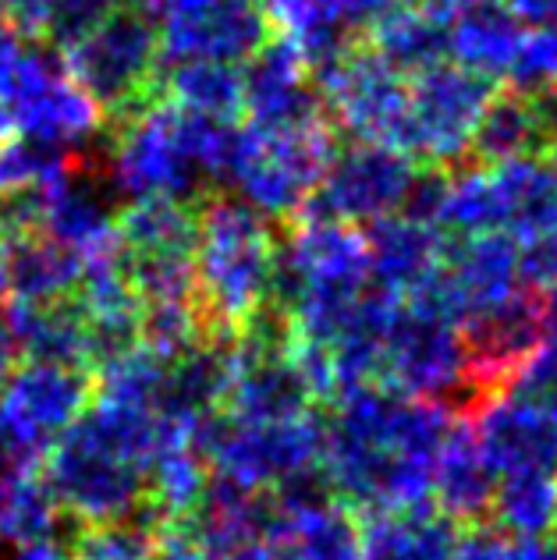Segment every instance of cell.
<instances>
[{"label": "cell", "mask_w": 557, "mask_h": 560, "mask_svg": "<svg viewBox=\"0 0 557 560\" xmlns=\"http://www.w3.org/2000/svg\"><path fill=\"white\" fill-rule=\"evenodd\" d=\"M185 436L210 471L253 490H274L281 479L320 465L324 454V419L313 411L285 422H242L213 408L188 422Z\"/></svg>", "instance_id": "277c9868"}, {"label": "cell", "mask_w": 557, "mask_h": 560, "mask_svg": "<svg viewBox=\"0 0 557 560\" xmlns=\"http://www.w3.org/2000/svg\"><path fill=\"white\" fill-rule=\"evenodd\" d=\"M82 262L76 248L36 231L0 253V294H8L11 302L68 299L82 280Z\"/></svg>", "instance_id": "603a6c76"}, {"label": "cell", "mask_w": 557, "mask_h": 560, "mask_svg": "<svg viewBox=\"0 0 557 560\" xmlns=\"http://www.w3.org/2000/svg\"><path fill=\"white\" fill-rule=\"evenodd\" d=\"M167 514L150 497L142 504L114 522L79 525L71 539L76 560H160V542L167 533Z\"/></svg>", "instance_id": "d6a6232c"}, {"label": "cell", "mask_w": 557, "mask_h": 560, "mask_svg": "<svg viewBox=\"0 0 557 560\" xmlns=\"http://www.w3.org/2000/svg\"><path fill=\"white\" fill-rule=\"evenodd\" d=\"M544 291L515 288L504 299L490 302L468 319H462V345L468 362V383L487 401L490 394L504 390L519 370L547 341Z\"/></svg>", "instance_id": "4fadbf2b"}, {"label": "cell", "mask_w": 557, "mask_h": 560, "mask_svg": "<svg viewBox=\"0 0 557 560\" xmlns=\"http://www.w3.org/2000/svg\"><path fill=\"white\" fill-rule=\"evenodd\" d=\"M79 160V150L33 136H0V191H33Z\"/></svg>", "instance_id": "e575fe53"}, {"label": "cell", "mask_w": 557, "mask_h": 560, "mask_svg": "<svg viewBox=\"0 0 557 560\" xmlns=\"http://www.w3.org/2000/svg\"><path fill=\"white\" fill-rule=\"evenodd\" d=\"M334 150L337 131L330 121L302 131L253 128V142H248V153L234 174L231 191L267 220H288L313 196Z\"/></svg>", "instance_id": "30bf717a"}, {"label": "cell", "mask_w": 557, "mask_h": 560, "mask_svg": "<svg viewBox=\"0 0 557 560\" xmlns=\"http://www.w3.org/2000/svg\"><path fill=\"white\" fill-rule=\"evenodd\" d=\"M448 433L451 408L365 383L341 394L324 422L320 468L345 508L365 514L427 508Z\"/></svg>", "instance_id": "6da1fadb"}, {"label": "cell", "mask_w": 557, "mask_h": 560, "mask_svg": "<svg viewBox=\"0 0 557 560\" xmlns=\"http://www.w3.org/2000/svg\"><path fill=\"white\" fill-rule=\"evenodd\" d=\"M497 471L487 465L483 451L476 444L473 430H454L444 440L441 458L433 465V490L430 500H437V511L448 514L454 525H479L490 518Z\"/></svg>", "instance_id": "7402d4cb"}, {"label": "cell", "mask_w": 557, "mask_h": 560, "mask_svg": "<svg viewBox=\"0 0 557 560\" xmlns=\"http://www.w3.org/2000/svg\"><path fill=\"white\" fill-rule=\"evenodd\" d=\"M185 425L100 397L47 447L43 479L71 522L125 518L146 500L153 458L185 433Z\"/></svg>", "instance_id": "7a4b0ae2"}, {"label": "cell", "mask_w": 557, "mask_h": 560, "mask_svg": "<svg viewBox=\"0 0 557 560\" xmlns=\"http://www.w3.org/2000/svg\"><path fill=\"white\" fill-rule=\"evenodd\" d=\"M380 376L398 394L437 401L444 408L462 405V397H473V408L483 405L479 390L468 383V362L462 345V327L448 316H437L430 308L402 305L394 316Z\"/></svg>", "instance_id": "8992f818"}, {"label": "cell", "mask_w": 557, "mask_h": 560, "mask_svg": "<svg viewBox=\"0 0 557 560\" xmlns=\"http://www.w3.org/2000/svg\"><path fill=\"white\" fill-rule=\"evenodd\" d=\"M451 560H544V542H522L494 528L473 525L454 542Z\"/></svg>", "instance_id": "f35d334b"}, {"label": "cell", "mask_w": 557, "mask_h": 560, "mask_svg": "<svg viewBox=\"0 0 557 560\" xmlns=\"http://www.w3.org/2000/svg\"><path fill=\"white\" fill-rule=\"evenodd\" d=\"M61 560H76V557H65V553H61Z\"/></svg>", "instance_id": "816d5d0a"}, {"label": "cell", "mask_w": 557, "mask_h": 560, "mask_svg": "<svg viewBox=\"0 0 557 560\" xmlns=\"http://www.w3.org/2000/svg\"><path fill=\"white\" fill-rule=\"evenodd\" d=\"M14 359H19V351H14V341L4 327V319H0V383L8 380V373L14 370Z\"/></svg>", "instance_id": "bcb514c9"}, {"label": "cell", "mask_w": 557, "mask_h": 560, "mask_svg": "<svg viewBox=\"0 0 557 560\" xmlns=\"http://www.w3.org/2000/svg\"><path fill=\"white\" fill-rule=\"evenodd\" d=\"M167 96L174 107L224 117L239 121L242 114V68L228 61H207V57H188V61L167 65Z\"/></svg>", "instance_id": "836d02e7"}, {"label": "cell", "mask_w": 557, "mask_h": 560, "mask_svg": "<svg viewBox=\"0 0 557 560\" xmlns=\"http://www.w3.org/2000/svg\"><path fill=\"white\" fill-rule=\"evenodd\" d=\"M550 150H554V167H557V142L550 145Z\"/></svg>", "instance_id": "681fc988"}, {"label": "cell", "mask_w": 557, "mask_h": 560, "mask_svg": "<svg viewBox=\"0 0 557 560\" xmlns=\"http://www.w3.org/2000/svg\"><path fill=\"white\" fill-rule=\"evenodd\" d=\"M0 4H4V19L14 28H22L25 36H36L50 0H0Z\"/></svg>", "instance_id": "7bdbcfd3"}, {"label": "cell", "mask_w": 557, "mask_h": 560, "mask_svg": "<svg viewBox=\"0 0 557 560\" xmlns=\"http://www.w3.org/2000/svg\"><path fill=\"white\" fill-rule=\"evenodd\" d=\"M19 468H33V465H28V462H22L19 454H14V447H11L8 440H4V433H0V490H4V486H8V479H11V476H14V471H19Z\"/></svg>", "instance_id": "f6af8a7d"}, {"label": "cell", "mask_w": 557, "mask_h": 560, "mask_svg": "<svg viewBox=\"0 0 557 560\" xmlns=\"http://www.w3.org/2000/svg\"><path fill=\"white\" fill-rule=\"evenodd\" d=\"M359 560H451L459 525L427 508L365 514Z\"/></svg>", "instance_id": "cb8c5ba5"}, {"label": "cell", "mask_w": 557, "mask_h": 560, "mask_svg": "<svg viewBox=\"0 0 557 560\" xmlns=\"http://www.w3.org/2000/svg\"><path fill=\"white\" fill-rule=\"evenodd\" d=\"M68 514L57 504L50 486L33 468H19L0 490V542L11 550L22 547H57Z\"/></svg>", "instance_id": "f546056e"}, {"label": "cell", "mask_w": 557, "mask_h": 560, "mask_svg": "<svg viewBox=\"0 0 557 560\" xmlns=\"http://www.w3.org/2000/svg\"><path fill=\"white\" fill-rule=\"evenodd\" d=\"M0 22H4V4H0Z\"/></svg>", "instance_id": "f907efd6"}, {"label": "cell", "mask_w": 557, "mask_h": 560, "mask_svg": "<svg viewBox=\"0 0 557 560\" xmlns=\"http://www.w3.org/2000/svg\"><path fill=\"white\" fill-rule=\"evenodd\" d=\"M504 79L511 82V90L525 96L557 85V25L525 28Z\"/></svg>", "instance_id": "8d00e7d4"}, {"label": "cell", "mask_w": 557, "mask_h": 560, "mask_svg": "<svg viewBox=\"0 0 557 560\" xmlns=\"http://www.w3.org/2000/svg\"><path fill=\"white\" fill-rule=\"evenodd\" d=\"M199 199H136L114 220V245L125 256H196Z\"/></svg>", "instance_id": "d4e9b609"}, {"label": "cell", "mask_w": 557, "mask_h": 560, "mask_svg": "<svg viewBox=\"0 0 557 560\" xmlns=\"http://www.w3.org/2000/svg\"><path fill=\"white\" fill-rule=\"evenodd\" d=\"M544 313H547V334L557 337V284L544 291Z\"/></svg>", "instance_id": "c3c4849f"}, {"label": "cell", "mask_w": 557, "mask_h": 560, "mask_svg": "<svg viewBox=\"0 0 557 560\" xmlns=\"http://www.w3.org/2000/svg\"><path fill=\"white\" fill-rule=\"evenodd\" d=\"M504 4L525 28L557 25V0H504Z\"/></svg>", "instance_id": "ee69618b"}, {"label": "cell", "mask_w": 557, "mask_h": 560, "mask_svg": "<svg viewBox=\"0 0 557 560\" xmlns=\"http://www.w3.org/2000/svg\"><path fill=\"white\" fill-rule=\"evenodd\" d=\"M270 536L285 542L291 560H359L362 547V528L341 500H327L299 514H281Z\"/></svg>", "instance_id": "1f68e13d"}, {"label": "cell", "mask_w": 557, "mask_h": 560, "mask_svg": "<svg viewBox=\"0 0 557 560\" xmlns=\"http://www.w3.org/2000/svg\"><path fill=\"white\" fill-rule=\"evenodd\" d=\"M114 8L117 0H50L36 36L50 43L54 50H68L82 36H90Z\"/></svg>", "instance_id": "74e56055"}, {"label": "cell", "mask_w": 557, "mask_h": 560, "mask_svg": "<svg viewBox=\"0 0 557 560\" xmlns=\"http://www.w3.org/2000/svg\"><path fill=\"white\" fill-rule=\"evenodd\" d=\"M365 259H370V280L391 299L405 302L422 280H427L444 259V231L416 220L408 213L380 217L365 224Z\"/></svg>", "instance_id": "d6986e66"}, {"label": "cell", "mask_w": 557, "mask_h": 560, "mask_svg": "<svg viewBox=\"0 0 557 560\" xmlns=\"http://www.w3.org/2000/svg\"><path fill=\"white\" fill-rule=\"evenodd\" d=\"M277 518L281 514L274 508L270 490H253V486L234 482L221 476V471H210L196 504L174 522V528L196 550L221 553L231 547H242V542L267 539L277 528Z\"/></svg>", "instance_id": "e0dca14e"}, {"label": "cell", "mask_w": 557, "mask_h": 560, "mask_svg": "<svg viewBox=\"0 0 557 560\" xmlns=\"http://www.w3.org/2000/svg\"><path fill=\"white\" fill-rule=\"evenodd\" d=\"M160 61L245 65L270 39V19L259 0H164L156 11Z\"/></svg>", "instance_id": "5bb4252c"}, {"label": "cell", "mask_w": 557, "mask_h": 560, "mask_svg": "<svg viewBox=\"0 0 557 560\" xmlns=\"http://www.w3.org/2000/svg\"><path fill=\"white\" fill-rule=\"evenodd\" d=\"M522 33L525 25L511 14L504 0H483V4H473L451 19L448 57H454V65L497 79L508 71Z\"/></svg>", "instance_id": "4316f807"}, {"label": "cell", "mask_w": 557, "mask_h": 560, "mask_svg": "<svg viewBox=\"0 0 557 560\" xmlns=\"http://www.w3.org/2000/svg\"><path fill=\"white\" fill-rule=\"evenodd\" d=\"M490 518L497 533L522 542H547L557 536V471L525 468L504 471L494 486Z\"/></svg>", "instance_id": "83f0119b"}, {"label": "cell", "mask_w": 557, "mask_h": 560, "mask_svg": "<svg viewBox=\"0 0 557 560\" xmlns=\"http://www.w3.org/2000/svg\"><path fill=\"white\" fill-rule=\"evenodd\" d=\"M519 270L522 284L536 291H547L557 284V217L533 238L519 242Z\"/></svg>", "instance_id": "ab89813d"}, {"label": "cell", "mask_w": 557, "mask_h": 560, "mask_svg": "<svg viewBox=\"0 0 557 560\" xmlns=\"http://www.w3.org/2000/svg\"><path fill=\"white\" fill-rule=\"evenodd\" d=\"M111 182L117 196L136 199H202V174L188 156L178 128V107L153 100L139 114L114 121Z\"/></svg>", "instance_id": "52a82bcc"}, {"label": "cell", "mask_w": 557, "mask_h": 560, "mask_svg": "<svg viewBox=\"0 0 557 560\" xmlns=\"http://www.w3.org/2000/svg\"><path fill=\"white\" fill-rule=\"evenodd\" d=\"M114 220L104 185L82 164V156L39 188V234L76 248L82 259L114 245Z\"/></svg>", "instance_id": "ac0fdd59"}, {"label": "cell", "mask_w": 557, "mask_h": 560, "mask_svg": "<svg viewBox=\"0 0 557 560\" xmlns=\"http://www.w3.org/2000/svg\"><path fill=\"white\" fill-rule=\"evenodd\" d=\"M267 19L299 50L302 65L316 82L341 65L348 50H356V33L341 19H334L324 0H270Z\"/></svg>", "instance_id": "f1b7e54d"}, {"label": "cell", "mask_w": 557, "mask_h": 560, "mask_svg": "<svg viewBox=\"0 0 557 560\" xmlns=\"http://www.w3.org/2000/svg\"><path fill=\"white\" fill-rule=\"evenodd\" d=\"M39 231V188L0 191V253Z\"/></svg>", "instance_id": "60d3db41"}, {"label": "cell", "mask_w": 557, "mask_h": 560, "mask_svg": "<svg viewBox=\"0 0 557 560\" xmlns=\"http://www.w3.org/2000/svg\"><path fill=\"white\" fill-rule=\"evenodd\" d=\"M405 0H324V8L334 14V19H341L351 33H362V28H370L376 19H384L387 11H394Z\"/></svg>", "instance_id": "b9f144b4"}, {"label": "cell", "mask_w": 557, "mask_h": 560, "mask_svg": "<svg viewBox=\"0 0 557 560\" xmlns=\"http://www.w3.org/2000/svg\"><path fill=\"white\" fill-rule=\"evenodd\" d=\"M494 79L441 61L408 82V121L402 150L427 164H459L494 96Z\"/></svg>", "instance_id": "ba28073f"}, {"label": "cell", "mask_w": 557, "mask_h": 560, "mask_svg": "<svg viewBox=\"0 0 557 560\" xmlns=\"http://www.w3.org/2000/svg\"><path fill=\"white\" fill-rule=\"evenodd\" d=\"M65 68L111 125L125 121L156 100V22L142 11L114 8L90 36L65 50Z\"/></svg>", "instance_id": "5b68a950"}, {"label": "cell", "mask_w": 557, "mask_h": 560, "mask_svg": "<svg viewBox=\"0 0 557 560\" xmlns=\"http://www.w3.org/2000/svg\"><path fill=\"white\" fill-rule=\"evenodd\" d=\"M468 150L476 153L479 164H501V160L550 153L547 131L539 125L533 96L515 93V90L494 93L473 131V145H468Z\"/></svg>", "instance_id": "4dcf8cb0"}, {"label": "cell", "mask_w": 557, "mask_h": 560, "mask_svg": "<svg viewBox=\"0 0 557 560\" xmlns=\"http://www.w3.org/2000/svg\"><path fill=\"white\" fill-rule=\"evenodd\" d=\"M316 394L295 351L281 355H234L224 411L242 422H285L313 411Z\"/></svg>", "instance_id": "ffe728a7"}, {"label": "cell", "mask_w": 557, "mask_h": 560, "mask_svg": "<svg viewBox=\"0 0 557 560\" xmlns=\"http://www.w3.org/2000/svg\"><path fill=\"white\" fill-rule=\"evenodd\" d=\"M473 436L497 476L525 468L557 471V419L533 397L515 390L490 394L476 408Z\"/></svg>", "instance_id": "2e32d148"}, {"label": "cell", "mask_w": 557, "mask_h": 560, "mask_svg": "<svg viewBox=\"0 0 557 560\" xmlns=\"http://www.w3.org/2000/svg\"><path fill=\"white\" fill-rule=\"evenodd\" d=\"M277 238L270 220L234 191L199 199L196 305L210 337H234L239 323L270 299Z\"/></svg>", "instance_id": "3957f363"}, {"label": "cell", "mask_w": 557, "mask_h": 560, "mask_svg": "<svg viewBox=\"0 0 557 560\" xmlns=\"http://www.w3.org/2000/svg\"><path fill=\"white\" fill-rule=\"evenodd\" d=\"M0 319L19 355L90 370V316L76 294L54 302H11Z\"/></svg>", "instance_id": "44dd1931"}, {"label": "cell", "mask_w": 557, "mask_h": 560, "mask_svg": "<svg viewBox=\"0 0 557 560\" xmlns=\"http://www.w3.org/2000/svg\"><path fill=\"white\" fill-rule=\"evenodd\" d=\"M373 33V50L384 61L402 71V75H419L433 65L448 61V39H451V22L441 11H433L422 0H405L384 19L370 25Z\"/></svg>", "instance_id": "484cf974"}, {"label": "cell", "mask_w": 557, "mask_h": 560, "mask_svg": "<svg viewBox=\"0 0 557 560\" xmlns=\"http://www.w3.org/2000/svg\"><path fill=\"white\" fill-rule=\"evenodd\" d=\"M316 85L334 131L356 142L394 145V150L405 145L408 79L394 71L373 47L348 50L341 65L330 68Z\"/></svg>", "instance_id": "7c38bea8"}, {"label": "cell", "mask_w": 557, "mask_h": 560, "mask_svg": "<svg viewBox=\"0 0 557 560\" xmlns=\"http://www.w3.org/2000/svg\"><path fill=\"white\" fill-rule=\"evenodd\" d=\"M210 341L207 319L193 302H150L139 313V345L160 359H178L188 348Z\"/></svg>", "instance_id": "d590c367"}, {"label": "cell", "mask_w": 557, "mask_h": 560, "mask_svg": "<svg viewBox=\"0 0 557 560\" xmlns=\"http://www.w3.org/2000/svg\"><path fill=\"white\" fill-rule=\"evenodd\" d=\"M422 4H430L433 11H441L444 19L451 22L454 14H462V11H468L473 4H483V0H422Z\"/></svg>", "instance_id": "7dc6e473"}, {"label": "cell", "mask_w": 557, "mask_h": 560, "mask_svg": "<svg viewBox=\"0 0 557 560\" xmlns=\"http://www.w3.org/2000/svg\"><path fill=\"white\" fill-rule=\"evenodd\" d=\"M96 397V376L85 365L25 359L0 383V433L22 462L33 465Z\"/></svg>", "instance_id": "9c48e42d"}, {"label": "cell", "mask_w": 557, "mask_h": 560, "mask_svg": "<svg viewBox=\"0 0 557 560\" xmlns=\"http://www.w3.org/2000/svg\"><path fill=\"white\" fill-rule=\"evenodd\" d=\"M416 160L394 145L356 142L334 150L324 178L302 202V220H341V224H373L380 217L402 213L416 185Z\"/></svg>", "instance_id": "8fae6325"}, {"label": "cell", "mask_w": 557, "mask_h": 560, "mask_svg": "<svg viewBox=\"0 0 557 560\" xmlns=\"http://www.w3.org/2000/svg\"><path fill=\"white\" fill-rule=\"evenodd\" d=\"M242 114L256 131H302L327 121L320 85L285 36H270L245 61Z\"/></svg>", "instance_id": "9a60e30c"}]
</instances>
